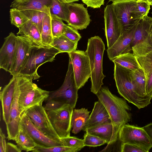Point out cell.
<instances>
[{"mask_svg": "<svg viewBox=\"0 0 152 152\" xmlns=\"http://www.w3.org/2000/svg\"><path fill=\"white\" fill-rule=\"evenodd\" d=\"M14 60L10 72L12 76L19 75L23 64L33 47L34 46L27 38L18 35ZM36 47V46H35Z\"/></svg>", "mask_w": 152, "mask_h": 152, "instance_id": "obj_16", "label": "cell"}, {"mask_svg": "<svg viewBox=\"0 0 152 152\" xmlns=\"http://www.w3.org/2000/svg\"><path fill=\"white\" fill-rule=\"evenodd\" d=\"M81 149L63 145L45 148L37 146L31 151L34 152H77Z\"/></svg>", "mask_w": 152, "mask_h": 152, "instance_id": "obj_37", "label": "cell"}, {"mask_svg": "<svg viewBox=\"0 0 152 152\" xmlns=\"http://www.w3.org/2000/svg\"><path fill=\"white\" fill-rule=\"evenodd\" d=\"M34 79L31 76L18 75V103L22 114L33 106L42 104L50 94V92L42 89L34 83Z\"/></svg>", "mask_w": 152, "mask_h": 152, "instance_id": "obj_5", "label": "cell"}, {"mask_svg": "<svg viewBox=\"0 0 152 152\" xmlns=\"http://www.w3.org/2000/svg\"><path fill=\"white\" fill-rule=\"evenodd\" d=\"M105 34L107 48L111 47L122 34L121 26L112 4L104 10Z\"/></svg>", "mask_w": 152, "mask_h": 152, "instance_id": "obj_13", "label": "cell"}, {"mask_svg": "<svg viewBox=\"0 0 152 152\" xmlns=\"http://www.w3.org/2000/svg\"><path fill=\"white\" fill-rule=\"evenodd\" d=\"M24 113L35 126L45 134L54 139H60L54 129L42 104L33 106Z\"/></svg>", "mask_w": 152, "mask_h": 152, "instance_id": "obj_11", "label": "cell"}, {"mask_svg": "<svg viewBox=\"0 0 152 152\" xmlns=\"http://www.w3.org/2000/svg\"><path fill=\"white\" fill-rule=\"evenodd\" d=\"M68 70L64 81L58 89L50 92L47 100H53L75 107L78 98V89L75 81L72 61L69 58Z\"/></svg>", "mask_w": 152, "mask_h": 152, "instance_id": "obj_7", "label": "cell"}, {"mask_svg": "<svg viewBox=\"0 0 152 152\" xmlns=\"http://www.w3.org/2000/svg\"><path fill=\"white\" fill-rule=\"evenodd\" d=\"M60 53L58 50L51 46L33 47L19 75L32 76L34 80L39 78L40 76L37 72L39 67L46 62L53 61L56 55Z\"/></svg>", "mask_w": 152, "mask_h": 152, "instance_id": "obj_6", "label": "cell"}, {"mask_svg": "<svg viewBox=\"0 0 152 152\" xmlns=\"http://www.w3.org/2000/svg\"><path fill=\"white\" fill-rule=\"evenodd\" d=\"M114 78L118 93L125 100L139 109L145 107L151 103L152 97L141 96L134 91L131 73V70L114 63Z\"/></svg>", "mask_w": 152, "mask_h": 152, "instance_id": "obj_3", "label": "cell"}, {"mask_svg": "<svg viewBox=\"0 0 152 152\" xmlns=\"http://www.w3.org/2000/svg\"><path fill=\"white\" fill-rule=\"evenodd\" d=\"M152 29V17L147 15L142 18L136 25L131 45V49L145 40Z\"/></svg>", "mask_w": 152, "mask_h": 152, "instance_id": "obj_23", "label": "cell"}, {"mask_svg": "<svg viewBox=\"0 0 152 152\" xmlns=\"http://www.w3.org/2000/svg\"><path fill=\"white\" fill-rule=\"evenodd\" d=\"M63 35L74 42H78L81 38L77 30L67 25L65 32Z\"/></svg>", "mask_w": 152, "mask_h": 152, "instance_id": "obj_41", "label": "cell"}, {"mask_svg": "<svg viewBox=\"0 0 152 152\" xmlns=\"http://www.w3.org/2000/svg\"><path fill=\"white\" fill-rule=\"evenodd\" d=\"M151 6L152 8V4H151ZM151 14H152V12H151Z\"/></svg>", "mask_w": 152, "mask_h": 152, "instance_id": "obj_51", "label": "cell"}, {"mask_svg": "<svg viewBox=\"0 0 152 152\" xmlns=\"http://www.w3.org/2000/svg\"><path fill=\"white\" fill-rule=\"evenodd\" d=\"M71 61L74 78L78 89L85 85L91 76L88 57L86 51L76 50L68 53Z\"/></svg>", "mask_w": 152, "mask_h": 152, "instance_id": "obj_10", "label": "cell"}, {"mask_svg": "<svg viewBox=\"0 0 152 152\" xmlns=\"http://www.w3.org/2000/svg\"><path fill=\"white\" fill-rule=\"evenodd\" d=\"M140 152L145 151L139 147L131 144H123L121 152Z\"/></svg>", "mask_w": 152, "mask_h": 152, "instance_id": "obj_44", "label": "cell"}, {"mask_svg": "<svg viewBox=\"0 0 152 152\" xmlns=\"http://www.w3.org/2000/svg\"><path fill=\"white\" fill-rule=\"evenodd\" d=\"M45 108L59 137L61 138L70 136L74 108L69 105L53 100H47Z\"/></svg>", "mask_w": 152, "mask_h": 152, "instance_id": "obj_4", "label": "cell"}, {"mask_svg": "<svg viewBox=\"0 0 152 152\" xmlns=\"http://www.w3.org/2000/svg\"><path fill=\"white\" fill-rule=\"evenodd\" d=\"M6 136L3 132L1 128L0 129V152H6L7 144Z\"/></svg>", "mask_w": 152, "mask_h": 152, "instance_id": "obj_45", "label": "cell"}, {"mask_svg": "<svg viewBox=\"0 0 152 152\" xmlns=\"http://www.w3.org/2000/svg\"><path fill=\"white\" fill-rule=\"evenodd\" d=\"M21 151L17 145L10 142L7 143L6 152H21Z\"/></svg>", "mask_w": 152, "mask_h": 152, "instance_id": "obj_46", "label": "cell"}, {"mask_svg": "<svg viewBox=\"0 0 152 152\" xmlns=\"http://www.w3.org/2000/svg\"><path fill=\"white\" fill-rule=\"evenodd\" d=\"M132 51L137 58L152 51V29L148 37L142 42L133 47Z\"/></svg>", "mask_w": 152, "mask_h": 152, "instance_id": "obj_34", "label": "cell"}, {"mask_svg": "<svg viewBox=\"0 0 152 152\" xmlns=\"http://www.w3.org/2000/svg\"><path fill=\"white\" fill-rule=\"evenodd\" d=\"M119 137L123 143L136 145L145 152L152 147V141L143 127L126 124L120 130Z\"/></svg>", "mask_w": 152, "mask_h": 152, "instance_id": "obj_9", "label": "cell"}, {"mask_svg": "<svg viewBox=\"0 0 152 152\" xmlns=\"http://www.w3.org/2000/svg\"><path fill=\"white\" fill-rule=\"evenodd\" d=\"M106 108L114 127L120 130L123 126L132 120L131 108L124 98L112 94L107 86L102 87L96 95Z\"/></svg>", "mask_w": 152, "mask_h": 152, "instance_id": "obj_1", "label": "cell"}, {"mask_svg": "<svg viewBox=\"0 0 152 152\" xmlns=\"http://www.w3.org/2000/svg\"><path fill=\"white\" fill-rule=\"evenodd\" d=\"M131 76L134 91L139 95L145 97L147 95L146 91V78L141 68L134 71H131Z\"/></svg>", "mask_w": 152, "mask_h": 152, "instance_id": "obj_27", "label": "cell"}, {"mask_svg": "<svg viewBox=\"0 0 152 152\" xmlns=\"http://www.w3.org/2000/svg\"><path fill=\"white\" fill-rule=\"evenodd\" d=\"M17 76H13L9 83L4 87L0 93L3 118L6 125L9 120L10 110L17 83Z\"/></svg>", "mask_w": 152, "mask_h": 152, "instance_id": "obj_19", "label": "cell"}, {"mask_svg": "<svg viewBox=\"0 0 152 152\" xmlns=\"http://www.w3.org/2000/svg\"><path fill=\"white\" fill-rule=\"evenodd\" d=\"M60 140L63 146L73 148L81 149L85 146L83 139H79L70 136L61 138Z\"/></svg>", "mask_w": 152, "mask_h": 152, "instance_id": "obj_38", "label": "cell"}, {"mask_svg": "<svg viewBox=\"0 0 152 152\" xmlns=\"http://www.w3.org/2000/svg\"><path fill=\"white\" fill-rule=\"evenodd\" d=\"M105 45L98 36L89 39L86 51L88 57L91 70V91L96 95L103 85L105 76L103 73L102 61Z\"/></svg>", "mask_w": 152, "mask_h": 152, "instance_id": "obj_2", "label": "cell"}, {"mask_svg": "<svg viewBox=\"0 0 152 152\" xmlns=\"http://www.w3.org/2000/svg\"><path fill=\"white\" fill-rule=\"evenodd\" d=\"M114 0H109V1H113Z\"/></svg>", "mask_w": 152, "mask_h": 152, "instance_id": "obj_50", "label": "cell"}, {"mask_svg": "<svg viewBox=\"0 0 152 152\" xmlns=\"http://www.w3.org/2000/svg\"><path fill=\"white\" fill-rule=\"evenodd\" d=\"M136 4L142 18L147 16L150 9L151 4L146 0H136Z\"/></svg>", "mask_w": 152, "mask_h": 152, "instance_id": "obj_40", "label": "cell"}, {"mask_svg": "<svg viewBox=\"0 0 152 152\" xmlns=\"http://www.w3.org/2000/svg\"><path fill=\"white\" fill-rule=\"evenodd\" d=\"M123 143L120 138L116 141L107 145L100 152H121Z\"/></svg>", "mask_w": 152, "mask_h": 152, "instance_id": "obj_42", "label": "cell"}, {"mask_svg": "<svg viewBox=\"0 0 152 152\" xmlns=\"http://www.w3.org/2000/svg\"><path fill=\"white\" fill-rule=\"evenodd\" d=\"M143 127L152 141V123H150Z\"/></svg>", "mask_w": 152, "mask_h": 152, "instance_id": "obj_47", "label": "cell"}, {"mask_svg": "<svg viewBox=\"0 0 152 152\" xmlns=\"http://www.w3.org/2000/svg\"><path fill=\"white\" fill-rule=\"evenodd\" d=\"M50 8V14L57 17L67 23L69 19L68 3L62 0H52Z\"/></svg>", "mask_w": 152, "mask_h": 152, "instance_id": "obj_31", "label": "cell"}, {"mask_svg": "<svg viewBox=\"0 0 152 152\" xmlns=\"http://www.w3.org/2000/svg\"><path fill=\"white\" fill-rule=\"evenodd\" d=\"M86 132L105 140L107 144L116 141L120 137V131L115 128L112 123L88 129Z\"/></svg>", "mask_w": 152, "mask_h": 152, "instance_id": "obj_21", "label": "cell"}, {"mask_svg": "<svg viewBox=\"0 0 152 152\" xmlns=\"http://www.w3.org/2000/svg\"><path fill=\"white\" fill-rule=\"evenodd\" d=\"M111 123L110 117L106 108L98 100L95 102L93 110L83 130L86 132L88 129Z\"/></svg>", "mask_w": 152, "mask_h": 152, "instance_id": "obj_20", "label": "cell"}, {"mask_svg": "<svg viewBox=\"0 0 152 152\" xmlns=\"http://www.w3.org/2000/svg\"><path fill=\"white\" fill-rule=\"evenodd\" d=\"M10 12L11 24L18 28L29 20L20 10L16 8L11 9Z\"/></svg>", "mask_w": 152, "mask_h": 152, "instance_id": "obj_36", "label": "cell"}, {"mask_svg": "<svg viewBox=\"0 0 152 152\" xmlns=\"http://www.w3.org/2000/svg\"><path fill=\"white\" fill-rule=\"evenodd\" d=\"M137 58L145 75L147 95L152 97V51Z\"/></svg>", "mask_w": 152, "mask_h": 152, "instance_id": "obj_25", "label": "cell"}, {"mask_svg": "<svg viewBox=\"0 0 152 152\" xmlns=\"http://www.w3.org/2000/svg\"><path fill=\"white\" fill-rule=\"evenodd\" d=\"M19 95L17 79L13 98L10 110L9 120L8 124L6 125L7 138L8 140H15L18 132L20 117L22 114L18 103Z\"/></svg>", "mask_w": 152, "mask_h": 152, "instance_id": "obj_17", "label": "cell"}, {"mask_svg": "<svg viewBox=\"0 0 152 152\" xmlns=\"http://www.w3.org/2000/svg\"><path fill=\"white\" fill-rule=\"evenodd\" d=\"M51 18V26L53 38L63 35L65 31L67 25L63 20L55 16L50 15Z\"/></svg>", "mask_w": 152, "mask_h": 152, "instance_id": "obj_35", "label": "cell"}, {"mask_svg": "<svg viewBox=\"0 0 152 152\" xmlns=\"http://www.w3.org/2000/svg\"><path fill=\"white\" fill-rule=\"evenodd\" d=\"M18 35H22L27 38L33 45L37 47H44L42 43L41 34L37 26L30 20L19 28Z\"/></svg>", "mask_w": 152, "mask_h": 152, "instance_id": "obj_24", "label": "cell"}, {"mask_svg": "<svg viewBox=\"0 0 152 152\" xmlns=\"http://www.w3.org/2000/svg\"><path fill=\"white\" fill-rule=\"evenodd\" d=\"M83 137L85 146L96 147L106 143V142L105 140L86 132Z\"/></svg>", "mask_w": 152, "mask_h": 152, "instance_id": "obj_39", "label": "cell"}, {"mask_svg": "<svg viewBox=\"0 0 152 152\" xmlns=\"http://www.w3.org/2000/svg\"><path fill=\"white\" fill-rule=\"evenodd\" d=\"M15 140L19 148L22 151H31L37 144L20 124L18 134Z\"/></svg>", "mask_w": 152, "mask_h": 152, "instance_id": "obj_28", "label": "cell"}, {"mask_svg": "<svg viewBox=\"0 0 152 152\" xmlns=\"http://www.w3.org/2000/svg\"><path fill=\"white\" fill-rule=\"evenodd\" d=\"M20 124L37 146L45 148L63 145L60 139L48 136L38 129L25 113L20 117Z\"/></svg>", "mask_w": 152, "mask_h": 152, "instance_id": "obj_12", "label": "cell"}, {"mask_svg": "<svg viewBox=\"0 0 152 152\" xmlns=\"http://www.w3.org/2000/svg\"><path fill=\"white\" fill-rule=\"evenodd\" d=\"M17 38L13 33L10 32L4 38V43L0 50V68L10 72L16 53Z\"/></svg>", "mask_w": 152, "mask_h": 152, "instance_id": "obj_15", "label": "cell"}, {"mask_svg": "<svg viewBox=\"0 0 152 152\" xmlns=\"http://www.w3.org/2000/svg\"><path fill=\"white\" fill-rule=\"evenodd\" d=\"M20 11L37 26L41 34L44 18L48 14L37 10L28 9Z\"/></svg>", "mask_w": 152, "mask_h": 152, "instance_id": "obj_33", "label": "cell"}, {"mask_svg": "<svg viewBox=\"0 0 152 152\" xmlns=\"http://www.w3.org/2000/svg\"><path fill=\"white\" fill-rule=\"evenodd\" d=\"M77 43L62 35L53 38L52 46L58 50L61 53L66 52L68 53L76 50Z\"/></svg>", "mask_w": 152, "mask_h": 152, "instance_id": "obj_30", "label": "cell"}, {"mask_svg": "<svg viewBox=\"0 0 152 152\" xmlns=\"http://www.w3.org/2000/svg\"><path fill=\"white\" fill-rule=\"evenodd\" d=\"M41 37L42 43L44 46H52L53 38L52 33L50 15L47 14L44 18Z\"/></svg>", "mask_w": 152, "mask_h": 152, "instance_id": "obj_32", "label": "cell"}, {"mask_svg": "<svg viewBox=\"0 0 152 152\" xmlns=\"http://www.w3.org/2000/svg\"><path fill=\"white\" fill-rule=\"evenodd\" d=\"M90 113L87 109L85 108L73 110L71 121L72 133L76 134L83 130L89 118Z\"/></svg>", "mask_w": 152, "mask_h": 152, "instance_id": "obj_26", "label": "cell"}, {"mask_svg": "<svg viewBox=\"0 0 152 152\" xmlns=\"http://www.w3.org/2000/svg\"><path fill=\"white\" fill-rule=\"evenodd\" d=\"M52 0H14L10 7L19 10L31 9L38 10L50 14Z\"/></svg>", "mask_w": 152, "mask_h": 152, "instance_id": "obj_22", "label": "cell"}, {"mask_svg": "<svg viewBox=\"0 0 152 152\" xmlns=\"http://www.w3.org/2000/svg\"><path fill=\"white\" fill-rule=\"evenodd\" d=\"M137 24L124 31L113 45L107 48V56L111 61L121 54L130 53L132 50L131 45Z\"/></svg>", "mask_w": 152, "mask_h": 152, "instance_id": "obj_18", "label": "cell"}, {"mask_svg": "<svg viewBox=\"0 0 152 152\" xmlns=\"http://www.w3.org/2000/svg\"><path fill=\"white\" fill-rule=\"evenodd\" d=\"M87 7H89L94 9L100 8L104 3V0H81Z\"/></svg>", "mask_w": 152, "mask_h": 152, "instance_id": "obj_43", "label": "cell"}, {"mask_svg": "<svg viewBox=\"0 0 152 152\" xmlns=\"http://www.w3.org/2000/svg\"><path fill=\"white\" fill-rule=\"evenodd\" d=\"M65 3H69L71 2H73L75 1H78L79 0H62Z\"/></svg>", "mask_w": 152, "mask_h": 152, "instance_id": "obj_48", "label": "cell"}, {"mask_svg": "<svg viewBox=\"0 0 152 152\" xmlns=\"http://www.w3.org/2000/svg\"><path fill=\"white\" fill-rule=\"evenodd\" d=\"M111 4L119 23L122 33L131 28L142 19L136 0H114Z\"/></svg>", "mask_w": 152, "mask_h": 152, "instance_id": "obj_8", "label": "cell"}, {"mask_svg": "<svg viewBox=\"0 0 152 152\" xmlns=\"http://www.w3.org/2000/svg\"><path fill=\"white\" fill-rule=\"evenodd\" d=\"M111 61L132 71L141 68L137 58L133 53H127L121 54Z\"/></svg>", "mask_w": 152, "mask_h": 152, "instance_id": "obj_29", "label": "cell"}, {"mask_svg": "<svg viewBox=\"0 0 152 152\" xmlns=\"http://www.w3.org/2000/svg\"><path fill=\"white\" fill-rule=\"evenodd\" d=\"M151 5L152 4V0H146Z\"/></svg>", "mask_w": 152, "mask_h": 152, "instance_id": "obj_49", "label": "cell"}, {"mask_svg": "<svg viewBox=\"0 0 152 152\" xmlns=\"http://www.w3.org/2000/svg\"><path fill=\"white\" fill-rule=\"evenodd\" d=\"M84 5L74 2L68 3L69 19L67 25L77 30L86 28L91 21L87 8Z\"/></svg>", "mask_w": 152, "mask_h": 152, "instance_id": "obj_14", "label": "cell"}]
</instances>
